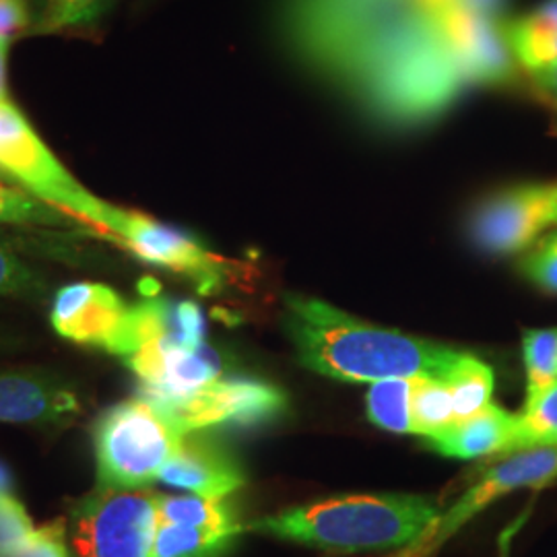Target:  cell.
Here are the masks:
<instances>
[{"label": "cell", "instance_id": "cell-10", "mask_svg": "<svg viewBox=\"0 0 557 557\" xmlns=\"http://www.w3.org/2000/svg\"><path fill=\"white\" fill-rule=\"evenodd\" d=\"M557 225V180L524 184L483 200L471 218V238L490 255H515Z\"/></svg>", "mask_w": 557, "mask_h": 557}, {"label": "cell", "instance_id": "cell-9", "mask_svg": "<svg viewBox=\"0 0 557 557\" xmlns=\"http://www.w3.org/2000/svg\"><path fill=\"white\" fill-rule=\"evenodd\" d=\"M149 400L174 419L182 434L220 425H260L278 418L287 407L278 388L250 379H220L182 397Z\"/></svg>", "mask_w": 557, "mask_h": 557}, {"label": "cell", "instance_id": "cell-4", "mask_svg": "<svg viewBox=\"0 0 557 557\" xmlns=\"http://www.w3.org/2000/svg\"><path fill=\"white\" fill-rule=\"evenodd\" d=\"M186 434L149 398L116 403L94 425L98 485L137 490L160 479Z\"/></svg>", "mask_w": 557, "mask_h": 557}, {"label": "cell", "instance_id": "cell-27", "mask_svg": "<svg viewBox=\"0 0 557 557\" xmlns=\"http://www.w3.org/2000/svg\"><path fill=\"white\" fill-rule=\"evenodd\" d=\"M36 524L27 515L23 502L15 490L0 492V545L7 547L13 556L21 545L32 537Z\"/></svg>", "mask_w": 557, "mask_h": 557}, {"label": "cell", "instance_id": "cell-1", "mask_svg": "<svg viewBox=\"0 0 557 557\" xmlns=\"http://www.w3.org/2000/svg\"><path fill=\"white\" fill-rule=\"evenodd\" d=\"M508 0H277L285 54L368 119L413 128L478 85L460 38L465 9L502 20Z\"/></svg>", "mask_w": 557, "mask_h": 557}, {"label": "cell", "instance_id": "cell-23", "mask_svg": "<svg viewBox=\"0 0 557 557\" xmlns=\"http://www.w3.org/2000/svg\"><path fill=\"white\" fill-rule=\"evenodd\" d=\"M527 388H541L557 380V329H527L522 333Z\"/></svg>", "mask_w": 557, "mask_h": 557}, {"label": "cell", "instance_id": "cell-3", "mask_svg": "<svg viewBox=\"0 0 557 557\" xmlns=\"http://www.w3.org/2000/svg\"><path fill=\"white\" fill-rule=\"evenodd\" d=\"M442 508L418 494H359L294 506L252 520L246 533L278 539L329 554L409 549L428 541Z\"/></svg>", "mask_w": 557, "mask_h": 557}, {"label": "cell", "instance_id": "cell-5", "mask_svg": "<svg viewBox=\"0 0 557 557\" xmlns=\"http://www.w3.org/2000/svg\"><path fill=\"white\" fill-rule=\"evenodd\" d=\"M96 230L143 262L193 281L202 296L220 294L239 273L238 262L211 252L178 227L133 209L103 202Z\"/></svg>", "mask_w": 557, "mask_h": 557}, {"label": "cell", "instance_id": "cell-8", "mask_svg": "<svg viewBox=\"0 0 557 557\" xmlns=\"http://www.w3.org/2000/svg\"><path fill=\"white\" fill-rule=\"evenodd\" d=\"M494 460L481 471L460 498L442 512V518L423 543L425 556L434 554L494 502L520 490H545L557 483V444L518 448Z\"/></svg>", "mask_w": 557, "mask_h": 557}, {"label": "cell", "instance_id": "cell-6", "mask_svg": "<svg viewBox=\"0 0 557 557\" xmlns=\"http://www.w3.org/2000/svg\"><path fill=\"white\" fill-rule=\"evenodd\" d=\"M160 494L98 485L66 518L73 557H149L158 533Z\"/></svg>", "mask_w": 557, "mask_h": 557}, {"label": "cell", "instance_id": "cell-30", "mask_svg": "<svg viewBox=\"0 0 557 557\" xmlns=\"http://www.w3.org/2000/svg\"><path fill=\"white\" fill-rule=\"evenodd\" d=\"M533 79L537 83L539 89L543 91V96L557 108V64L533 75Z\"/></svg>", "mask_w": 557, "mask_h": 557}, {"label": "cell", "instance_id": "cell-24", "mask_svg": "<svg viewBox=\"0 0 557 557\" xmlns=\"http://www.w3.org/2000/svg\"><path fill=\"white\" fill-rule=\"evenodd\" d=\"M110 0H46L36 32L54 34L91 25L100 20Z\"/></svg>", "mask_w": 557, "mask_h": 557}, {"label": "cell", "instance_id": "cell-33", "mask_svg": "<svg viewBox=\"0 0 557 557\" xmlns=\"http://www.w3.org/2000/svg\"><path fill=\"white\" fill-rule=\"evenodd\" d=\"M428 557L425 556V549L418 545V547H409V549H403V552H398L397 556H388V557Z\"/></svg>", "mask_w": 557, "mask_h": 557}, {"label": "cell", "instance_id": "cell-32", "mask_svg": "<svg viewBox=\"0 0 557 557\" xmlns=\"http://www.w3.org/2000/svg\"><path fill=\"white\" fill-rule=\"evenodd\" d=\"M11 490H15L13 475H11V471L4 467V462H0V492H11Z\"/></svg>", "mask_w": 557, "mask_h": 557}, {"label": "cell", "instance_id": "cell-17", "mask_svg": "<svg viewBox=\"0 0 557 557\" xmlns=\"http://www.w3.org/2000/svg\"><path fill=\"white\" fill-rule=\"evenodd\" d=\"M158 522L180 524L209 531H244L236 510L225 499L202 498V496H161L158 499Z\"/></svg>", "mask_w": 557, "mask_h": 557}, {"label": "cell", "instance_id": "cell-13", "mask_svg": "<svg viewBox=\"0 0 557 557\" xmlns=\"http://www.w3.org/2000/svg\"><path fill=\"white\" fill-rule=\"evenodd\" d=\"M160 481L202 498L225 499L244 487L246 475L223 446L195 432L182 438L176 453L163 465Z\"/></svg>", "mask_w": 557, "mask_h": 557}, {"label": "cell", "instance_id": "cell-28", "mask_svg": "<svg viewBox=\"0 0 557 557\" xmlns=\"http://www.w3.org/2000/svg\"><path fill=\"white\" fill-rule=\"evenodd\" d=\"M13 557H73L66 535V520L59 518L36 529Z\"/></svg>", "mask_w": 557, "mask_h": 557}, {"label": "cell", "instance_id": "cell-29", "mask_svg": "<svg viewBox=\"0 0 557 557\" xmlns=\"http://www.w3.org/2000/svg\"><path fill=\"white\" fill-rule=\"evenodd\" d=\"M32 27L27 0H0V40H15Z\"/></svg>", "mask_w": 557, "mask_h": 557}, {"label": "cell", "instance_id": "cell-35", "mask_svg": "<svg viewBox=\"0 0 557 557\" xmlns=\"http://www.w3.org/2000/svg\"><path fill=\"white\" fill-rule=\"evenodd\" d=\"M0 557H13V554H11L7 547H2V545H0Z\"/></svg>", "mask_w": 557, "mask_h": 557}, {"label": "cell", "instance_id": "cell-14", "mask_svg": "<svg viewBox=\"0 0 557 557\" xmlns=\"http://www.w3.org/2000/svg\"><path fill=\"white\" fill-rule=\"evenodd\" d=\"M517 438V413L490 403L471 418L460 419L425 440V446L442 457L492 458L512 450Z\"/></svg>", "mask_w": 557, "mask_h": 557}, {"label": "cell", "instance_id": "cell-18", "mask_svg": "<svg viewBox=\"0 0 557 557\" xmlns=\"http://www.w3.org/2000/svg\"><path fill=\"white\" fill-rule=\"evenodd\" d=\"M413 380L416 379H388L370 384L366 398L368 418L376 428L393 434H413Z\"/></svg>", "mask_w": 557, "mask_h": 557}, {"label": "cell", "instance_id": "cell-25", "mask_svg": "<svg viewBox=\"0 0 557 557\" xmlns=\"http://www.w3.org/2000/svg\"><path fill=\"white\" fill-rule=\"evenodd\" d=\"M46 294V281L36 269L20 259L11 246L0 244V296L36 299Z\"/></svg>", "mask_w": 557, "mask_h": 557}, {"label": "cell", "instance_id": "cell-22", "mask_svg": "<svg viewBox=\"0 0 557 557\" xmlns=\"http://www.w3.org/2000/svg\"><path fill=\"white\" fill-rule=\"evenodd\" d=\"M79 223L69 213L48 205L46 200L29 195L23 188H13L7 197H0V225H44L69 227Z\"/></svg>", "mask_w": 557, "mask_h": 557}, {"label": "cell", "instance_id": "cell-15", "mask_svg": "<svg viewBox=\"0 0 557 557\" xmlns=\"http://www.w3.org/2000/svg\"><path fill=\"white\" fill-rule=\"evenodd\" d=\"M508 48L531 75L557 64V0H545L531 13L502 25Z\"/></svg>", "mask_w": 557, "mask_h": 557}, {"label": "cell", "instance_id": "cell-19", "mask_svg": "<svg viewBox=\"0 0 557 557\" xmlns=\"http://www.w3.org/2000/svg\"><path fill=\"white\" fill-rule=\"evenodd\" d=\"M446 384L453 395L455 418L460 421L475 416L492 403L494 370L485 361L471 354H465V358L460 359L457 368L450 372Z\"/></svg>", "mask_w": 557, "mask_h": 557}, {"label": "cell", "instance_id": "cell-21", "mask_svg": "<svg viewBox=\"0 0 557 557\" xmlns=\"http://www.w3.org/2000/svg\"><path fill=\"white\" fill-rule=\"evenodd\" d=\"M411 419H413V434H418L421 438H428L436 432L446 430L448 425L457 423L453 395L444 380H413Z\"/></svg>", "mask_w": 557, "mask_h": 557}, {"label": "cell", "instance_id": "cell-7", "mask_svg": "<svg viewBox=\"0 0 557 557\" xmlns=\"http://www.w3.org/2000/svg\"><path fill=\"white\" fill-rule=\"evenodd\" d=\"M0 174L71 218L98 227L106 200L75 180L11 100H0Z\"/></svg>", "mask_w": 557, "mask_h": 557}, {"label": "cell", "instance_id": "cell-2", "mask_svg": "<svg viewBox=\"0 0 557 557\" xmlns=\"http://www.w3.org/2000/svg\"><path fill=\"white\" fill-rule=\"evenodd\" d=\"M283 329L298 361L326 379L379 382L388 379L448 380L465 351L382 329L306 296H285Z\"/></svg>", "mask_w": 557, "mask_h": 557}, {"label": "cell", "instance_id": "cell-20", "mask_svg": "<svg viewBox=\"0 0 557 557\" xmlns=\"http://www.w3.org/2000/svg\"><path fill=\"white\" fill-rule=\"evenodd\" d=\"M535 444H557V380L541 388H527L524 407L517 413L512 450Z\"/></svg>", "mask_w": 557, "mask_h": 557}, {"label": "cell", "instance_id": "cell-36", "mask_svg": "<svg viewBox=\"0 0 557 557\" xmlns=\"http://www.w3.org/2000/svg\"><path fill=\"white\" fill-rule=\"evenodd\" d=\"M416 557H421V556H416Z\"/></svg>", "mask_w": 557, "mask_h": 557}, {"label": "cell", "instance_id": "cell-34", "mask_svg": "<svg viewBox=\"0 0 557 557\" xmlns=\"http://www.w3.org/2000/svg\"><path fill=\"white\" fill-rule=\"evenodd\" d=\"M17 242H20L17 236L13 238V236H9V234H0V244H7V246H11V248H13Z\"/></svg>", "mask_w": 557, "mask_h": 557}, {"label": "cell", "instance_id": "cell-12", "mask_svg": "<svg viewBox=\"0 0 557 557\" xmlns=\"http://www.w3.org/2000/svg\"><path fill=\"white\" fill-rule=\"evenodd\" d=\"M128 312L116 289L103 283H71L57 292L50 308L52 329L60 337L110 354Z\"/></svg>", "mask_w": 557, "mask_h": 557}, {"label": "cell", "instance_id": "cell-11", "mask_svg": "<svg viewBox=\"0 0 557 557\" xmlns=\"http://www.w3.org/2000/svg\"><path fill=\"white\" fill-rule=\"evenodd\" d=\"M83 413L75 386L44 370H0V421L66 428Z\"/></svg>", "mask_w": 557, "mask_h": 557}, {"label": "cell", "instance_id": "cell-31", "mask_svg": "<svg viewBox=\"0 0 557 557\" xmlns=\"http://www.w3.org/2000/svg\"><path fill=\"white\" fill-rule=\"evenodd\" d=\"M7 57H9V40H0V100H9V94H7Z\"/></svg>", "mask_w": 557, "mask_h": 557}, {"label": "cell", "instance_id": "cell-26", "mask_svg": "<svg viewBox=\"0 0 557 557\" xmlns=\"http://www.w3.org/2000/svg\"><path fill=\"white\" fill-rule=\"evenodd\" d=\"M518 267L520 273L543 292L557 294V232L541 236Z\"/></svg>", "mask_w": 557, "mask_h": 557}, {"label": "cell", "instance_id": "cell-16", "mask_svg": "<svg viewBox=\"0 0 557 557\" xmlns=\"http://www.w3.org/2000/svg\"><path fill=\"white\" fill-rule=\"evenodd\" d=\"M242 533L158 522L149 557H230Z\"/></svg>", "mask_w": 557, "mask_h": 557}]
</instances>
